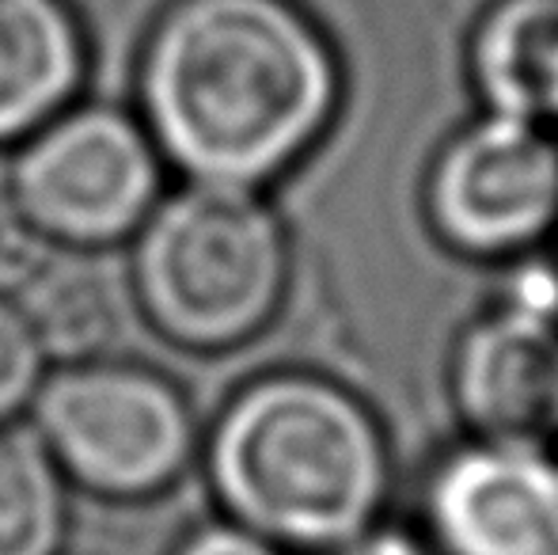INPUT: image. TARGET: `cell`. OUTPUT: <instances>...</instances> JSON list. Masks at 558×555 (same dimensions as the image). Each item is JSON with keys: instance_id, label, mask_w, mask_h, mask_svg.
<instances>
[{"instance_id": "5", "label": "cell", "mask_w": 558, "mask_h": 555, "mask_svg": "<svg viewBox=\"0 0 558 555\" xmlns=\"http://www.w3.org/2000/svg\"><path fill=\"white\" fill-rule=\"evenodd\" d=\"M163 168L137 111L76 99L12 148L4 191L35 244L111 252L163 198Z\"/></svg>"}, {"instance_id": "8", "label": "cell", "mask_w": 558, "mask_h": 555, "mask_svg": "<svg viewBox=\"0 0 558 555\" xmlns=\"http://www.w3.org/2000/svg\"><path fill=\"white\" fill-rule=\"evenodd\" d=\"M452 400L486 442L558 434V324L532 304L475 319L452 354Z\"/></svg>"}, {"instance_id": "13", "label": "cell", "mask_w": 558, "mask_h": 555, "mask_svg": "<svg viewBox=\"0 0 558 555\" xmlns=\"http://www.w3.org/2000/svg\"><path fill=\"white\" fill-rule=\"evenodd\" d=\"M46 373H50V362L38 350L27 319L0 289V426H12L23 411H31Z\"/></svg>"}, {"instance_id": "10", "label": "cell", "mask_w": 558, "mask_h": 555, "mask_svg": "<svg viewBox=\"0 0 558 555\" xmlns=\"http://www.w3.org/2000/svg\"><path fill=\"white\" fill-rule=\"evenodd\" d=\"M104 255L38 244V255H31L4 289L50 365L111 358L122 335L125 297Z\"/></svg>"}, {"instance_id": "14", "label": "cell", "mask_w": 558, "mask_h": 555, "mask_svg": "<svg viewBox=\"0 0 558 555\" xmlns=\"http://www.w3.org/2000/svg\"><path fill=\"white\" fill-rule=\"evenodd\" d=\"M171 555H286V552L278 544L255 536L251 529L235 526V521H214V526H202L194 533H186Z\"/></svg>"}, {"instance_id": "15", "label": "cell", "mask_w": 558, "mask_h": 555, "mask_svg": "<svg viewBox=\"0 0 558 555\" xmlns=\"http://www.w3.org/2000/svg\"><path fill=\"white\" fill-rule=\"evenodd\" d=\"M331 555H437V548L411 533H399V529H368L365 536H357V541H350Z\"/></svg>"}, {"instance_id": "9", "label": "cell", "mask_w": 558, "mask_h": 555, "mask_svg": "<svg viewBox=\"0 0 558 555\" xmlns=\"http://www.w3.org/2000/svg\"><path fill=\"white\" fill-rule=\"evenodd\" d=\"M88 61L73 0H0V148H15L73 107Z\"/></svg>"}, {"instance_id": "4", "label": "cell", "mask_w": 558, "mask_h": 555, "mask_svg": "<svg viewBox=\"0 0 558 555\" xmlns=\"http://www.w3.org/2000/svg\"><path fill=\"white\" fill-rule=\"evenodd\" d=\"M31 430L69 487L107 503L163 495L198 453L183 388L122 358L53 365L31 403Z\"/></svg>"}, {"instance_id": "1", "label": "cell", "mask_w": 558, "mask_h": 555, "mask_svg": "<svg viewBox=\"0 0 558 555\" xmlns=\"http://www.w3.org/2000/svg\"><path fill=\"white\" fill-rule=\"evenodd\" d=\"M342 69L293 0H171L137 58V119L191 183L289 171L331 126Z\"/></svg>"}, {"instance_id": "6", "label": "cell", "mask_w": 558, "mask_h": 555, "mask_svg": "<svg viewBox=\"0 0 558 555\" xmlns=\"http://www.w3.org/2000/svg\"><path fill=\"white\" fill-rule=\"evenodd\" d=\"M426 209L460 255L529 252L558 225V141L544 126L486 111L437 153Z\"/></svg>"}, {"instance_id": "12", "label": "cell", "mask_w": 558, "mask_h": 555, "mask_svg": "<svg viewBox=\"0 0 558 555\" xmlns=\"http://www.w3.org/2000/svg\"><path fill=\"white\" fill-rule=\"evenodd\" d=\"M69 480L27 426H0V555H65Z\"/></svg>"}, {"instance_id": "16", "label": "cell", "mask_w": 558, "mask_h": 555, "mask_svg": "<svg viewBox=\"0 0 558 555\" xmlns=\"http://www.w3.org/2000/svg\"><path fill=\"white\" fill-rule=\"evenodd\" d=\"M76 555H88V552H76Z\"/></svg>"}, {"instance_id": "7", "label": "cell", "mask_w": 558, "mask_h": 555, "mask_svg": "<svg viewBox=\"0 0 558 555\" xmlns=\"http://www.w3.org/2000/svg\"><path fill=\"white\" fill-rule=\"evenodd\" d=\"M426 526L437 555H558V460L478 437L434 468Z\"/></svg>"}, {"instance_id": "11", "label": "cell", "mask_w": 558, "mask_h": 555, "mask_svg": "<svg viewBox=\"0 0 558 555\" xmlns=\"http://www.w3.org/2000/svg\"><path fill=\"white\" fill-rule=\"evenodd\" d=\"M471 81L486 111L558 122V0H494L471 31Z\"/></svg>"}, {"instance_id": "2", "label": "cell", "mask_w": 558, "mask_h": 555, "mask_svg": "<svg viewBox=\"0 0 558 555\" xmlns=\"http://www.w3.org/2000/svg\"><path fill=\"white\" fill-rule=\"evenodd\" d=\"M206 475L228 521L281 552H338L376 529L391 457L373 411L316 373H266L225 403Z\"/></svg>"}, {"instance_id": "3", "label": "cell", "mask_w": 558, "mask_h": 555, "mask_svg": "<svg viewBox=\"0 0 558 555\" xmlns=\"http://www.w3.org/2000/svg\"><path fill=\"white\" fill-rule=\"evenodd\" d=\"M125 286L171 347L225 354L266 331L286 301V225L258 191L186 183L130 240Z\"/></svg>"}]
</instances>
